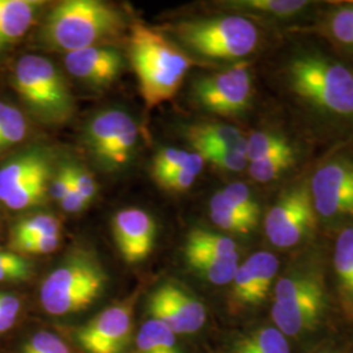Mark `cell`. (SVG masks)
<instances>
[{"label": "cell", "instance_id": "obj_30", "mask_svg": "<svg viewBox=\"0 0 353 353\" xmlns=\"http://www.w3.org/2000/svg\"><path fill=\"white\" fill-rule=\"evenodd\" d=\"M294 163V151L290 150L249 165V174L254 181L265 183L276 179Z\"/></svg>", "mask_w": 353, "mask_h": 353}, {"label": "cell", "instance_id": "obj_4", "mask_svg": "<svg viewBox=\"0 0 353 353\" xmlns=\"http://www.w3.org/2000/svg\"><path fill=\"white\" fill-rule=\"evenodd\" d=\"M287 76L292 90L319 112L353 117V74L345 65L303 54L290 61Z\"/></svg>", "mask_w": 353, "mask_h": 353}, {"label": "cell", "instance_id": "obj_31", "mask_svg": "<svg viewBox=\"0 0 353 353\" xmlns=\"http://www.w3.org/2000/svg\"><path fill=\"white\" fill-rule=\"evenodd\" d=\"M189 159V152L178 148H164L157 152L153 159L152 176L159 183L165 178L173 176L178 170L185 169Z\"/></svg>", "mask_w": 353, "mask_h": 353}, {"label": "cell", "instance_id": "obj_41", "mask_svg": "<svg viewBox=\"0 0 353 353\" xmlns=\"http://www.w3.org/2000/svg\"><path fill=\"white\" fill-rule=\"evenodd\" d=\"M70 188H71V176H70V169L67 165L51 178L49 195L54 201L59 203L68 194Z\"/></svg>", "mask_w": 353, "mask_h": 353}, {"label": "cell", "instance_id": "obj_1", "mask_svg": "<svg viewBox=\"0 0 353 353\" xmlns=\"http://www.w3.org/2000/svg\"><path fill=\"white\" fill-rule=\"evenodd\" d=\"M271 318L290 341L316 335L327 321L330 297L323 271L303 261L278 276L272 292Z\"/></svg>", "mask_w": 353, "mask_h": 353}, {"label": "cell", "instance_id": "obj_11", "mask_svg": "<svg viewBox=\"0 0 353 353\" xmlns=\"http://www.w3.org/2000/svg\"><path fill=\"white\" fill-rule=\"evenodd\" d=\"M280 263L275 254L254 252L239 265L230 285V303L237 312L262 306L274 292Z\"/></svg>", "mask_w": 353, "mask_h": 353}, {"label": "cell", "instance_id": "obj_44", "mask_svg": "<svg viewBox=\"0 0 353 353\" xmlns=\"http://www.w3.org/2000/svg\"><path fill=\"white\" fill-rule=\"evenodd\" d=\"M12 108L13 106H11V105H7V103H4V102H0V132H1V130L6 126L7 119H8L10 114L12 112Z\"/></svg>", "mask_w": 353, "mask_h": 353}, {"label": "cell", "instance_id": "obj_34", "mask_svg": "<svg viewBox=\"0 0 353 353\" xmlns=\"http://www.w3.org/2000/svg\"><path fill=\"white\" fill-rule=\"evenodd\" d=\"M327 26L331 37L353 50V6L338 8L330 16Z\"/></svg>", "mask_w": 353, "mask_h": 353}, {"label": "cell", "instance_id": "obj_24", "mask_svg": "<svg viewBox=\"0 0 353 353\" xmlns=\"http://www.w3.org/2000/svg\"><path fill=\"white\" fill-rule=\"evenodd\" d=\"M183 318L189 335L196 334L207 322V309L196 297L183 290L176 283H165L161 285Z\"/></svg>", "mask_w": 353, "mask_h": 353}, {"label": "cell", "instance_id": "obj_25", "mask_svg": "<svg viewBox=\"0 0 353 353\" xmlns=\"http://www.w3.org/2000/svg\"><path fill=\"white\" fill-rule=\"evenodd\" d=\"M61 220L51 214H32L17 221L11 233V246L16 248L24 242L51 233H61Z\"/></svg>", "mask_w": 353, "mask_h": 353}, {"label": "cell", "instance_id": "obj_8", "mask_svg": "<svg viewBox=\"0 0 353 353\" xmlns=\"http://www.w3.org/2000/svg\"><path fill=\"white\" fill-rule=\"evenodd\" d=\"M316 224L310 189L303 185L290 190L265 214V236L279 249H292L312 236Z\"/></svg>", "mask_w": 353, "mask_h": 353}, {"label": "cell", "instance_id": "obj_21", "mask_svg": "<svg viewBox=\"0 0 353 353\" xmlns=\"http://www.w3.org/2000/svg\"><path fill=\"white\" fill-rule=\"evenodd\" d=\"M229 353H292L290 341L274 325H265L243 334Z\"/></svg>", "mask_w": 353, "mask_h": 353}, {"label": "cell", "instance_id": "obj_29", "mask_svg": "<svg viewBox=\"0 0 353 353\" xmlns=\"http://www.w3.org/2000/svg\"><path fill=\"white\" fill-rule=\"evenodd\" d=\"M137 140H138V127L135 125L134 119L128 115L115 139L105 168L118 169L127 164L131 154L134 153Z\"/></svg>", "mask_w": 353, "mask_h": 353}, {"label": "cell", "instance_id": "obj_6", "mask_svg": "<svg viewBox=\"0 0 353 353\" xmlns=\"http://www.w3.org/2000/svg\"><path fill=\"white\" fill-rule=\"evenodd\" d=\"M14 88L46 123H63L74 113V97L62 72L41 55H24L14 68Z\"/></svg>", "mask_w": 353, "mask_h": 353}, {"label": "cell", "instance_id": "obj_22", "mask_svg": "<svg viewBox=\"0 0 353 353\" xmlns=\"http://www.w3.org/2000/svg\"><path fill=\"white\" fill-rule=\"evenodd\" d=\"M210 217L214 225L236 234H249L258 225L256 220L240 211L221 191L210 201Z\"/></svg>", "mask_w": 353, "mask_h": 353}, {"label": "cell", "instance_id": "obj_7", "mask_svg": "<svg viewBox=\"0 0 353 353\" xmlns=\"http://www.w3.org/2000/svg\"><path fill=\"white\" fill-rule=\"evenodd\" d=\"M173 32L194 52L221 61L249 55L259 41L255 24L239 14L182 21L173 26Z\"/></svg>", "mask_w": 353, "mask_h": 353}, {"label": "cell", "instance_id": "obj_5", "mask_svg": "<svg viewBox=\"0 0 353 353\" xmlns=\"http://www.w3.org/2000/svg\"><path fill=\"white\" fill-rule=\"evenodd\" d=\"M108 276L101 263L89 252L67 256L43 280L41 305L51 316H68L87 309L105 290Z\"/></svg>", "mask_w": 353, "mask_h": 353}, {"label": "cell", "instance_id": "obj_3", "mask_svg": "<svg viewBox=\"0 0 353 353\" xmlns=\"http://www.w3.org/2000/svg\"><path fill=\"white\" fill-rule=\"evenodd\" d=\"M123 26L122 13L108 3L65 0L48 14L42 26V38L51 48L72 52L114 37Z\"/></svg>", "mask_w": 353, "mask_h": 353}, {"label": "cell", "instance_id": "obj_9", "mask_svg": "<svg viewBox=\"0 0 353 353\" xmlns=\"http://www.w3.org/2000/svg\"><path fill=\"white\" fill-rule=\"evenodd\" d=\"M196 102L210 113L237 115L252 100V80L249 65L239 63L214 75L203 76L192 85Z\"/></svg>", "mask_w": 353, "mask_h": 353}, {"label": "cell", "instance_id": "obj_15", "mask_svg": "<svg viewBox=\"0 0 353 353\" xmlns=\"http://www.w3.org/2000/svg\"><path fill=\"white\" fill-rule=\"evenodd\" d=\"M49 176H52V170L48 153L30 150L14 156L0 166V202H6L12 194L38 179Z\"/></svg>", "mask_w": 353, "mask_h": 353}, {"label": "cell", "instance_id": "obj_35", "mask_svg": "<svg viewBox=\"0 0 353 353\" xmlns=\"http://www.w3.org/2000/svg\"><path fill=\"white\" fill-rule=\"evenodd\" d=\"M198 153V152H196ZM199 154L211 164L229 172H240L246 168L249 163L245 152L227 150V148H217V150H208V151L199 152Z\"/></svg>", "mask_w": 353, "mask_h": 353}, {"label": "cell", "instance_id": "obj_20", "mask_svg": "<svg viewBox=\"0 0 353 353\" xmlns=\"http://www.w3.org/2000/svg\"><path fill=\"white\" fill-rule=\"evenodd\" d=\"M185 258L188 265L199 276L214 285L230 284L240 265V256L223 258L210 252H196L190 249H185Z\"/></svg>", "mask_w": 353, "mask_h": 353}, {"label": "cell", "instance_id": "obj_26", "mask_svg": "<svg viewBox=\"0 0 353 353\" xmlns=\"http://www.w3.org/2000/svg\"><path fill=\"white\" fill-rule=\"evenodd\" d=\"M185 249L210 252L223 258L240 256L237 252V243L230 237L205 229H192L186 239Z\"/></svg>", "mask_w": 353, "mask_h": 353}, {"label": "cell", "instance_id": "obj_28", "mask_svg": "<svg viewBox=\"0 0 353 353\" xmlns=\"http://www.w3.org/2000/svg\"><path fill=\"white\" fill-rule=\"evenodd\" d=\"M290 150L293 148L290 141L280 135L270 132H254L249 139H246L245 153L249 163H254Z\"/></svg>", "mask_w": 353, "mask_h": 353}, {"label": "cell", "instance_id": "obj_33", "mask_svg": "<svg viewBox=\"0 0 353 353\" xmlns=\"http://www.w3.org/2000/svg\"><path fill=\"white\" fill-rule=\"evenodd\" d=\"M32 276V265L20 254L0 250V283H20Z\"/></svg>", "mask_w": 353, "mask_h": 353}, {"label": "cell", "instance_id": "obj_14", "mask_svg": "<svg viewBox=\"0 0 353 353\" xmlns=\"http://www.w3.org/2000/svg\"><path fill=\"white\" fill-rule=\"evenodd\" d=\"M64 64L68 72L92 85L112 84L123 67L121 54L110 48L92 46L67 52Z\"/></svg>", "mask_w": 353, "mask_h": 353}, {"label": "cell", "instance_id": "obj_45", "mask_svg": "<svg viewBox=\"0 0 353 353\" xmlns=\"http://www.w3.org/2000/svg\"><path fill=\"white\" fill-rule=\"evenodd\" d=\"M310 353H341V351H338V350H335V348H332V347H328V345H325V347H319V348H316L314 350L313 352Z\"/></svg>", "mask_w": 353, "mask_h": 353}, {"label": "cell", "instance_id": "obj_2", "mask_svg": "<svg viewBox=\"0 0 353 353\" xmlns=\"http://www.w3.org/2000/svg\"><path fill=\"white\" fill-rule=\"evenodd\" d=\"M128 54L147 108L172 100L188 75L192 61L173 41L151 26L131 28Z\"/></svg>", "mask_w": 353, "mask_h": 353}, {"label": "cell", "instance_id": "obj_40", "mask_svg": "<svg viewBox=\"0 0 353 353\" xmlns=\"http://www.w3.org/2000/svg\"><path fill=\"white\" fill-rule=\"evenodd\" d=\"M61 233H51L46 236H41L34 240L24 242L16 248H13L16 252L28 255H42L55 252L61 245Z\"/></svg>", "mask_w": 353, "mask_h": 353}, {"label": "cell", "instance_id": "obj_32", "mask_svg": "<svg viewBox=\"0 0 353 353\" xmlns=\"http://www.w3.org/2000/svg\"><path fill=\"white\" fill-rule=\"evenodd\" d=\"M51 178L52 176L38 179L26 189L14 192L4 202V204L13 211H21V210L38 205L49 195Z\"/></svg>", "mask_w": 353, "mask_h": 353}, {"label": "cell", "instance_id": "obj_36", "mask_svg": "<svg viewBox=\"0 0 353 353\" xmlns=\"http://www.w3.org/2000/svg\"><path fill=\"white\" fill-rule=\"evenodd\" d=\"M221 192L228 201L233 203L243 214H248L249 217H252L256 221L259 220V214H261L259 204L254 199L252 191L246 185L241 182H234L227 186L225 189L221 190Z\"/></svg>", "mask_w": 353, "mask_h": 353}, {"label": "cell", "instance_id": "obj_17", "mask_svg": "<svg viewBox=\"0 0 353 353\" xmlns=\"http://www.w3.org/2000/svg\"><path fill=\"white\" fill-rule=\"evenodd\" d=\"M42 4L34 0H0V51L26 34Z\"/></svg>", "mask_w": 353, "mask_h": 353}, {"label": "cell", "instance_id": "obj_27", "mask_svg": "<svg viewBox=\"0 0 353 353\" xmlns=\"http://www.w3.org/2000/svg\"><path fill=\"white\" fill-rule=\"evenodd\" d=\"M232 8L262 13L274 17H292L310 4L305 0H239L230 3Z\"/></svg>", "mask_w": 353, "mask_h": 353}, {"label": "cell", "instance_id": "obj_37", "mask_svg": "<svg viewBox=\"0 0 353 353\" xmlns=\"http://www.w3.org/2000/svg\"><path fill=\"white\" fill-rule=\"evenodd\" d=\"M19 353H71V350L55 334L39 331L23 344Z\"/></svg>", "mask_w": 353, "mask_h": 353}, {"label": "cell", "instance_id": "obj_13", "mask_svg": "<svg viewBox=\"0 0 353 353\" xmlns=\"http://www.w3.org/2000/svg\"><path fill=\"white\" fill-rule=\"evenodd\" d=\"M114 240L127 263L135 265L148 258L156 240V223L139 208H126L114 216Z\"/></svg>", "mask_w": 353, "mask_h": 353}, {"label": "cell", "instance_id": "obj_12", "mask_svg": "<svg viewBox=\"0 0 353 353\" xmlns=\"http://www.w3.org/2000/svg\"><path fill=\"white\" fill-rule=\"evenodd\" d=\"M134 305L128 300L113 305L94 316L77 332V341L85 353H121L132 327Z\"/></svg>", "mask_w": 353, "mask_h": 353}, {"label": "cell", "instance_id": "obj_42", "mask_svg": "<svg viewBox=\"0 0 353 353\" xmlns=\"http://www.w3.org/2000/svg\"><path fill=\"white\" fill-rule=\"evenodd\" d=\"M196 176H198L182 169V170L176 172L173 176H168V178H165L164 181L159 182V185L168 191L181 192V191L189 190L194 185Z\"/></svg>", "mask_w": 353, "mask_h": 353}, {"label": "cell", "instance_id": "obj_39", "mask_svg": "<svg viewBox=\"0 0 353 353\" xmlns=\"http://www.w3.org/2000/svg\"><path fill=\"white\" fill-rule=\"evenodd\" d=\"M68 169H70L71 181H72V185L76 191L85 202L90 204L97 194V185H96L94 178L89 173L88 170H85L81 166L68 165Z\"/></svg>", "mask_w": 353, "mask_h": 353}, {"label": "cell", "instance_id": "obj_23", "mask_svg": "<svg viewBox=\"0 0 353 353\" xmlns=\"http://www.w3.org/2000/svg\"><path fill=\"white\" fill-rule=\"evenodd\" d=\"M135 344L137 353H182L176 334L153 318L140 327Z\"/></svg>", "mask_w": 353, "mask_h": 353}, {"label": "cell", "instance_id": "obj_38", "mask_svg": "<svg viewBox=\"0 0 353 353\" xmlns=\"http://www.w3.org/2000/svg\"><path fill=\"white\" fill-rule=\"evenodd\" d=\"M21 312L19 297L11 293L0 292V335L6 334L16 325Z\"/></svg>", "mask_w": 353, "mask_h": 353}, {"label": "cell", "instance_id": "obj_10", "mask_svg": "<svg viewBox=\"0 0 353 353\" xmlns=\"http://www.w3.org/2000/svg\"><path fill=\"white\" fill-rule=\"evenodd\" d=\"M310 194L316 214L327 220L353 219V164L334 159L321 165L312 178Z\"/></svg>", "mask_w": 353, "mask_h": 353}, {"label": "cell", "instance_id": "obj_19", "mask_svg": "<svg viewBox=\"0 0 353 353\" xmlns=\"http://www.w3.org/2000/svg\"><path fill=\"white\" fill-rule=\"evenodd\" d=\"M190 144L196 150H212V148H228L234 151H246V139L236 127L214 123L194 125L188 130Z\"/></svg>", "mask_w": 353, "mask_h": 353}, {"label": "cell", "instance_id": "obj_16", "mask_svg": "<svg viewBox=\"0 0 353 353\" xmlns=\"http://www.w3.org/2000/svg\"><path fill=\"white\" fill-rule=\"evenodd\" d=\"M332 268L339 309L345 321L353 323V227L345 228L338 234Z\"/></svg>", "mask_w": 353, "mask_h": 353}, {"label": "cell", "instance_id": "obj_18", "mask_svg": "<svg viewBox=\"0 0 353 353\" xmlns=\"http://www.w3.org/2000/svg\"><path fill=\"white\" fill-rule=\"evenodd\" d=\"M128 114L122 110H105L99 113L87 128V144L92 154L100 164L106 166L115 139L123 126Z\"/></svg>", "mask_w": 353, "mask_h": 353}, {"label": "cell", "instance_id": "obj_43", "mask_svg": "<svg viewBox=\"0 0 353 353\" xmlns=\"http://www.w3.org/2000/svg\"><path fill=\"white\" fill-rule=\"evenodd\" d=\"M71 176V174H70ZM61 207L63 208L65 212H70V214H76V212H80L83 211L85 207H88V203L85 202L80 195L79 192L76 191L74 185H72V181H71V188L68 194L64 196L63 199L59 202Z\"/></svg>", "mask_w": 353, "mask_h": 353}]
</instances>
